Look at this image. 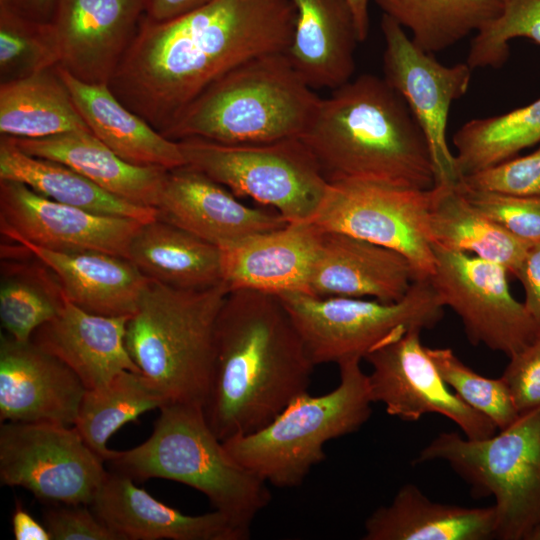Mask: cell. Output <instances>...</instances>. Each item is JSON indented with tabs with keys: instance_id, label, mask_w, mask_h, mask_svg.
Instances as JSON below:
<instances>
[{
	"instance_id": "30bf717a",
	"label": "cell",
	"mask_w": 540,
	"mask_h": 540,
	"mask_svg": "<svg viewBox=\"0 0 540 540\" xmlns=\"http://www.w3.org/2000/svg\"><path fill=\"white\" fill-rule=\"evenodd\" d=\"M178 143L187 165L237 197L274 208L288 223L311 221L329 189L301 138L233 145L186 138Z\"/></svg>"
},
{
	"instance_id": "74e56055",
	"label": "cell",
	"mask_w": 540,
	"mask_h": 540,
	"mask_svg": "<svg viewBox=\"0 0 540 540\" xmlns=\"http://www.w3.org/2000/svg\"><path fill=\"white\" fill-rule=\"evenodd\" d=\"M427 353L453 392L468 406L489 418L498 430L520 416L510 390L500 377H484L464 364L450 348H428Z\"/></svg>"
},
{
	"instance_id": "f546056e",
	"label": "cell",
	"mask_w": 540,
	"mask_h": 540,
	"mask_svg": "<svg viewBox=\"0 0 540 540\" xmlns=\"http://www.w3.org/2000/svg\"><path fill=\"white\" fill-rule=\"evenodd\" d=\"M426 234L432 246L498 263L514 276L531 245L475 209L458 184L430 189Z\"/></svg>"
},
{
	"instance_id": "e0dca14e",
	"label": "cell",
	"mask_w": 540,
	"mask_h": 540,
	"mask_svg": "<svg viewBox=\"0 0 540 540\" xmlns=\"http://www.w3.org/2000/svg\"><path fill=\"white\" fill-rule=\"evenodd\" d=\"M145 14L144 0H57L50 20L63 68L109 84Z\"/></svg>"
},
{
	"instance_id": "60d3db41",
	"label": "cell",
	"mask_w": 540,
	"mask_h": 540,
	"mask_svg": "<svg viewBox=\"0 0 540 540\" xmlns=\"http://www.w3.org/2000/svg\"><path fill=\"white\" fill-rule=\"evenodd\" d=\"M460 184L474 190L540 196V146L525 156L464 176Z\"/></svg>"
},
{
	"instance_id": "d6986e66",
	"label": "cell",
	"mask_w": 540,
	"mask_h": 540,
	"mask_svg": "<svg viewBox=\"0 0 540 540\" xmlns=\"http://www.w3.org/2000/svg\"><path fill=\"white\" fill-rule=\"evenodd\" d=\"M156 208L158 219L220 249L288 224L277 212L242 203L228 188L187 164L167 171Z\"/></svg>"
},
{
	"instance_id": "9a60e30c",
	"label": "cell",
	"mask_w": 540,
	"mask_h": 540,
	"mask_svg": "<svg viewBox=\"0 0 540 540\" xmlns=\"http://www.w3.org/2000/svg\"><path fill=\"white\" fill-rule=\"evenodd\" d=\"M421 330H410L375 348L364 358L372 402L384 404L390 416L417 421L428 413L449 418L472 440L498 430L486 416L468 406L446 384L420 340Z\"/></svg>"
},
{
	"instance_id": "c3c4849f",
	"label": "cell",
	"mask_w": 540,
	"mask_h": 540,
	"mask_svg": "<svg viewBox=\"0 0 540 540\" xmlns=\"http://www.w3.org/2000/svg\"><path fill=\"white\" fill-rule=\"evenodd\" d=\"M57 0H23L22 11L31 18L50 21Z\"/></svg>"
},
{
	"instance_id": "7a4b0ae2",
	"label": "cell",
	"mask_w": 540,
	"mask_h": 540,
	"mask_svg": "<svg viewBox=\"0 0 540 540\" xmlns=\"http://www.w3.org/2000/svg\"><path fill=\"white\" fill-rule=\"evenodd\" d=\"M314 363L276 294L229 291L215 329L205 418L223 442L270 423L308 391Z\"/></svg>"
},
{
	"instance_id": "f907efd6",
	"label": "cell",
	"mask_w": 540,
	"mask_h": 540,
	"mask_svg": "<svg viewBox=\"0 0 540 540\" xmlns=\"http://www.w3.org/2000/svg\"><path fill=\"white\" fill-rule=\"evenodd\" d=\"M526 540H540V522L532 528Z\"/></svg>"
},
{
	"instance_id": "8992f818",
	"label": "cell",
	"mask_w": 540,
	"mask_h": 540,
	"mask_svg": "<svg viewBox=\"0 0 540 540\" xmlns=\"http://www.w3.org/2000/svg\"><path fill=\"white\" fill-rule=\"evenodd\" d=\"M229 290H179L148 281L125 335L140 372L168 403L204 405L215 355L216 322Z\"/></svg>"
},
{
	"instance_id": "b9f144b4",
	"label": "cell",
	"mask_w": 540,
	"mask_h": 540,
	"mask_svg": "<svg viewBox=\"0 0 540 540\" xmlns=\"http://www.w3.org/2000/svg\"><path fill=\"white\" fill-rule=\"evenodd\" d=\"M510 358L501 378L519 414L540 408V337Z\"/></svg>"
},
{
	"instance_id": "2e32d148",
	"label": "cell",
	"mask_w": 540,
	"mask_h": 540,
	"mask_svg": "<svg viewBox=\"0 0 540 540\" xmlns=\"http://www.w3.org/2000/svg\"><path fill=\"white\" fill-rule=\"evenodd\" d=\"M144 222L96 214L40 195L27 185L0 180V229L59 252H102L128 259L131 241Z\"/></svg>"
},
{
	"instance_id": "44dd1931",
	"label": "cell",
	"mask_w": 540,
	"mask_h": 540,
	"mask_svg": "<svg viewBox=\"0 0 540 540\" xmlns=\"http://www.w3.org/2000/svg\"><path fill=\"white\" fill-rule=\"evenodd\" d=\"M420 279L402 254L354 236L323 230L309 295L396 302Z\"/></svg>"
},
{
	"instance_id": "d590c367",
	"label": "cell",
	"mask_w": 540,
	"mask_h": 540,
	"mask_svg": "<svg viewBox=\"0 0 540 540\" xmlns=\"http://www.w3.org/2000/svg\"><path fill=\"white\" fill-rule=\"evenodd\" d=\"M44 267L2 261L1 325L19 342L30 341L39 327L55 317L64 301L58 280Z\"/></svg>"
},
{
	"instance_id": "8d00e7d4",
	"label": "cell",
	"mask_w": 540,
	"mask_h": 540,
	"mask_svg": "<svg viewBox=\"0 0 540 540\" xmlns=\"http://www.w3.org/2000/svg\"><path fill=\"white\" fill-rule=\"evenodd\" d=\"M60 55L50 21L14 9H0L1 83L28 77L59 65Z\"/></svg>"
},
{
	"instance_id": "ac0fdd59",
	"label": "cell",
	"mask_w": 540,
	"mask_h": 540,
	"mask_svg": "<svg viewBox=\"0 0 540 540\" xmlns=\"http://www.w3.org/2000/svg\"><path fill=\"white\" fill-rule=\"evenodd\" d=\"M86 387L32 340L0 337V420L74 426Z\"/></svg>"
},
{
	"instance_id": "277c9868",
	"label": "cell",
	"mask_w": 540,
	"mask_h": 540,
	"mask_svg": "<svg viewBox=\"0 0 540 540\" xmlns=\"http://www.w3.org/2000/svg\"><path fill=\"white\" fill-rule=\"evenodd\" d=\"M320 100L285 52L265 54L212 83L162 134L231 145L301 138Z\"/></svg>"
},
{
	"instance_id": "52a82bcc",
	"label": "cell",
	"mask_w": 540,
	"mask_h": 540,
	"mask_svg": "<svg viewBox=\"0 0 540 540\" xmlns=\"http://www.w3.org/2000/svg\"><path fill=\"white\" fill-rule=\"evenodd\" d=\"M360 362L338 365L340 382L332 391L302 393L264 427L223 441L228 455L267 484L299 486L325 459L328 441L358 431L370 418L373 402Z\"/></svg>"
},
{
	"instance_id": "d4e9b609",
	"label": "cell",
	"mask_w": 540,
	"mask_h": 540,
	"mask_svg": "<svg viewBox=\"0 0 540 540\" xmlns=\"http://www.w3.org/2000/svg\"><path fill=\"white\" fill-rule=\"evenodd\" d=\"M295 10L285 51L314 90H334L351 80L359 41L353 17L342 0H289Z\"/></svg>"
},
{
	"instance_id": "1f68e13d",
	"label": "cell",
	"mask_w": 540,
	"mask_h": 540,
	"mask_svg": "<svg viewBox=\"0 0 540 540\" xmlns=\"http://www.w3.org/2000/svg\"><path fill=\"white\" fill-rule=\"evenodd\" d=\"M90 131L56 67L0 85V134L43 138Z\"/></svg>"
},
{
	"instance_id": "ab89813d",
	"label": "cell",
	"mask_w": 540,
	"mask_h": 540,
	"mask_svg": "<svg viewBox=\"0 0 540 540\" xmlns=\"http://www.w3.org/2000/svg\"><path fill=\"white\" fill-rule=\"evenodd\" d=\"M470 204L505 231L528 244L540 242V196L474 190L458 183Z\"/></svg>"
},
{
	"instance_id": "6da1fadb",
	"label": "cell",
	"mask_w": 540,
	"mask_h": 540,
	"mask_svg": "<svg viewBox=\"0 0 540 540\" xmlns=\"http://www.w3.org/2000/svg\"><path fill=\"white\" fill-rule=\"evenodd\" d=\"M294 22L289 0H213L166 21L144 14L108 86L162 133L226 73L285 52Z\"/></svg>"
},
{
	"instance_id": "484cf974",
	"label": "cell",
	"mask_w": 540,
	"mask_h": 540,
	"mask_svg": "<svg viewBox=\"0 0 540 540\" xmlns=\"http://www.w3.org/2000/svg\"><path fill=\"white\" fill-rule=\"evenodd\" d=\"M56 70L90 131L120 158L167 170L186 165L178 141L127 108L107 84L83 82L59 66Z\"/></svg>"
},
{
	"instance_id": "ffe728a7",
	"label": "cell",
	"mask_w": 540,
	"mask_h": 540,
	"mask_svg": "<svg viewBox=\"0 0 540 540\" xmlns=\"http://www.w3.org/2000/svg\"><path fill=\"white\" fill-rule=\"evenodd\" d=\"M90 506L119 540H244L250 536L249 529L217 510L184 514L114 471L107 473Z\"/></svg>"
},
{
	"instance_id": "5bb4252c",
	"label": "cell",
	"mask_w": 540,
	"mask_h": 540,
	"mask_svg": "<svg viewBox=\"0 0 540 540\" xmlns=\"http://www.w3.org/2000/svg\"><path fill=\"white\" fill-rule=\"evenodd\" d=\"M386 82L404 99L423 131L433 160L436 184L456 185L460 176L455 154L447 143L449 111L467 92L472 68L468 63L446 66L418 47L406 30L383 14Z\"/></svg>"
},
{
	"instance_id": "d6a6232c",
	"label": "cell",
	"mask_w": 540,
	"mask_h": 540,
	"mask_svg": "<svg viewBox=\"0 0 540 540\" xmlns=\"http://www.w3.org/2000/svg\"><path fill=\"white\" fill-rule=\"evenodd\" d=\"M422 50L435 54L477 33L501 11V0H374Z\"/></svg>"
},
{
	"instance_id": "ee69618b",
	"label": "cell",
	"mask_w": 540,
	"mask_h": 540,
	"mask_svg": "<svg viewBox=\"0 0 540 540\" xmlns=\"http://www.w3.org/2000/svg\"><path fill=\"white\" fill-rule=\"evenodd\" d=\"M515 277L524 290V305L540 325V242L529 246Z\"/></svg>"
},
{
	"instance_id": "4dcf8cb0",
	"label": "cell",
	"mask_w": 540,
	"mask_h": 540,
	"mask_svg": "<svg viewBox=\"0 0 540 540\" xmlns=\"http://www.w3.org/2000/svg\"><path fill=\"white\" fill-rule=\"evenodd\" d=\"M0 180L21 182L51 200L100 215L158 219L157 208L123 200L62 163L23 152L6 136L0 139Z\"/></svg>"
},
{
	"instance_id": "3957f363",
	"label": "cell",
	"mask_w": 540,
	"mask_h": 540,
	"mask_svg": "<svg viewBox=\"0 0 540 540\" xmlns=\"http://www.w3.org/2000/svg\"><path fill=\"white\" fill-rule=\"evenodd\" d=\"M331 91L321 98L301 137L328 182L434 187L426 137L404 99L384 78L363 74Z\"/></svg>"
},
{
	"instance_id": "f1b7e54d",
	"label": "cell",
	"mask_w": 540,
	"mask_h": 540,
	"mask_svg": "<svg viewBox=\"0 0 540 540\" xmlns=\"http://www.w3.org/2000/svg\"><path fill=\"white\" fill-rule=\"evenodd\" d=\"M128 259L150 280L179 290H206L223 282L222 250L166 221L143 223Z\"/></svg>"
},
{
	"instance_id": "f35d334b",
	"label": "cell",
	"mask_w": 540,
	"mask_h": 540,
	"mask_svg": "<svg viewBox=\"0 0 540 540\" xmlns=\"http://www.w3.org/2000/svg\"><path fill=\"white\" fill-rule=\"evenodd\" d=\"M501 11L475 33L467 56L472 68H498L509 56V41L528 38L540 45V0H501Z\"/></svg>"
},
{
	"instance_id": "7402d4cb",
	"label": "cell",
	"mask_w": 540,
	"mask_h": 540,
	"mask_svg": "<svg viewBox=\"0 0 540 540\" xmlns=\"http://www.w3.org/2000/svg\"><path fill=\"white\" fill-rule=\"evenodd\" d=\"M322 235L312 222L288 223L221 249L223 282L229 291L309 294Z\"/></svg>"
},
{
	"instance_id": "e575fe53",
	"label": "cell",
	"mask_w": 540,
	"mask_h": 540,
	"mask_svg": "<svg viewBox=\"0 0 540 540\" xmlns=\"http://www.w3.org/2000/svg\"><path fill=\"white\" fill-rule=\"evenodd\" d=\"M539 142L540 98L501 115L472 119L452 138L460 178L514 158Z\"/></svg>"
},
{
	"instance_id": "8fae6325",
	"label": "cell",
	"mask_w": 540,
	"mask_h": 540,
	"mask_svg": "<svg viewBox=\"0 0 540 540\" xmlns=\"http://www.w3.org/2000/svg\"><path fill=\"white\" fill-rule=\"evenodd\" d=\"M75 426L2 422L0 482L52 505L90 506L108 471Z\"/></svg>"
},
{
	"instance_id": "4fadbf2b",
	"label": "cell",
	"mask_w": 540,
	"mask_h": 540,
	"mask_svg": "<svg viewBox=\"0 0 540 540\" xmlns=\"http://www.w3.org/2000/svg\"><path fill=\"white\" fill-rule=\"evenodd\" d=\"M429 199L430 189L357 180L331 182L309 222L394 250L411 262L419 278H429L435 266L426 234Z\"/></svg>"
},
{
	"instance_id": "836d02e7",
	"label": "cell",
	"mask_w": 540,
	"mask_h": 540,
	"mask_svg": "<svg viewBox=\"0 0 540 540\" xmlns=\"http://www.w3.org/2000/svg\"><path fill=\"white\" fill-rule=\"evenodd\" d=\"M168 404L165 396L141 373L123 371L108 384L86 389L74 426L87 445L106 462L107 443L123 425L144 412Z\"/></svg>"
},
{
	"instance_id": "7c38bea8",
	"label": "cell",
	"mask_w": 540,
	"mask_h": 540,
	"mask_svg": "<svg viewBox=\"0 0 540 540\" xmlns=\"http://www.w3.org/2000/svg\"><path fill=\"white\" fill-rule=\"evenodd\" d=\"M429 277L444 307L460 318L473 345L511 357L540 337V325L511 293L508 270L467 253L432 246Z\"/></svg>"
},
{
	"instance_id": "7dc6e473",
	"label": "cell",
	"mask_w": 540,
	"mask_h": 540,
	"mask_svg": "<svg viewBox=\"0 0 540 540\" xmlns=\"http://www.w3.org/2000/svg\"><path fill=\"white\" fill-rule=\"evenodd\" d=\"M348 7L356 27L358 39L363 42L369 32V0H342Z\"/></svg>"
},
{
	"instance_id": "7bdbcfd3",
	"label": "cell",
	"mask_w": 540,
	"mask_h": 540,
	"mask_svg": "<svg viewBox=\"0 0 540 540\" xmlns=\"http://www.w3.org/2000/svg\"><path fill=\"white\" fill-rule=\"evenodd\" d=\"M43 518L52 540H119L87 505H52Z\"/></svg>"
},
{
	"instance_id": "681fc988",
	"label": "cell",
	"mask_w": 540,
	"mask_h": 540,
	"mask_svg": "<svg viewBox=\"0 0 540 540\" xmlns=\"http://www.w3.org/2000/svg\"><path fill=\"white\" fill-rule=\"evenodd\" d=\"M22 1L23 0H0V9H14L22 11Z\"/></svg>"
},
{
	"instance_id": "9c48e42d",
	"label": "cell",
	"mask_w": 540,
	"mask_h": 540,
	"mask_svg": "<svg viewBox=\"0 0 540 540\" xmlns=\"http://www.w3.org/2000/svg\"><path fill=\"white\" fill-rule=\"evenodd\" d=\"M314 365L362 360L410 330L435 327L444 305L429 278L417 279L396 302L353 297L278 294Z\"/></svg>"
},
{
	"instance_id": "603a6c76",
	"label": "cell",
	"mask_w": 540,
	"mask_h": 540,
	"mask_svg": "<svg viewBox=\"0 0 540 540\" xmlns=\"http://www.w3.org/2000/svg\"><path fill=\"white\" fill-rule=\"evenodd\" d=\"M129 318L87 312L64 296L58 313L31 340L71 368L86 389H95L123 371L140 372L125 344Z\"/></svg>"
},
{
	"instance_id": "f6af8a7d",
	"label": "cell",
	"mask_w": 540,
	"mask_h": 540,
	"mask_svg": "<svg viewBox=\"0 0 540 540\" xmlns=\"http://www.w3.org/2000/svg\"><path fill=\"white\" fill-rule=\"evenodd\" d=\"M145 16L166 21L198 9L213 0H144Z\"/></svg>"
},
{
	"instance_id": "bcb514c9",
	"label": "cell",
	"mask_w": 540,
	"mask_h": 540,
	"mask_svg": "<svg viewBox=\"0 0 540 540\" xmlns=\"http://www.w3.org/2000/svg\"><path fill=\"white\" fill-rule=\"evenodd\" d=\"M12 533L16 540H51V535L47 527L38 522L22 505L17 501L12 517Z\"/></svg>"
},
{
	"instance_id": "5b68a950",
	"label": "cell",
	"mask_w": 540,
	"mask_h": 540,
	"mask_svg": "<svg viewBox=\"0 0 540 540\" xmlns=\"http://www.w3.org/2000/svg\"><path fill=\"white\" fill-rule=\"evenodd\" d=\"M152 434L140 445L113 450L112 471L133 480L161 478L204 494L214 510L249 529L270 502L267 483L236 463L209 426L203 406H162Z\"/></svg>"
},
{
	"instance_id": "4316f807",
	"label": "cell",
	"mask_w": 540,
	"mask_h": 540,
	"mask_svg": "<svg viewBox=\"0 0 540 540\" xmlns=\"http://www.w3.org/2000/svg\"><path fill=\"white\" fill-rule=\"evenodd\" d=\"M8 138L23 152L62 163L123 200L144 207L158 205L168 170L123 160L91 131Z\"/></svg>"
},
{
	"instance_id": "83f0119b",
	"label": "cell",
	"mask_w": 540,
	"mask_h": 540,
	"mask_svg": "<svg viewBox=\"0 0 540 540\" xmlns=\"http://www.w3.org/2000/svg\"><path fill=\"white\" fill-rule=\"evenodd\" d=\"M493 506L469 508L430 500L413 485L366 519L364 540H486L495 538Z\"/></svg>"
},
{
	"instance_id": "cb8c5ba5",
	"label": "cell",
	"mask_w": 540,
	"mask_h": 540,
	"mask_svg": "<svg viewBox=\"0 0 540 540\" xmlns=\"http://www.w3.org/2000/svg\"><path fill=\"white\" fill-rule=\"evenodd\" d=\"M10 240L54 274L71 303L90 313L132 316L149 281L124 257L102 252H59L19 237Z\"/></svg>"
},
{
	"instance_id": "ba28073f",
	"label": "cell",
	"mask_w": 540,
	"mask_h": 540,
	"mask_svg": "<svg viewBox=\"0 0 540 540\" xmlns=\"http://www.w3.org/2000/svg\"><path fill=\"white\" fill-rule=\"evenodd\" d=\"M442 460L480 494L493 496L495 538L526 540L540 522V408L479 440L443 432L416 463Z\"/></svg>"
}]
</instances>
